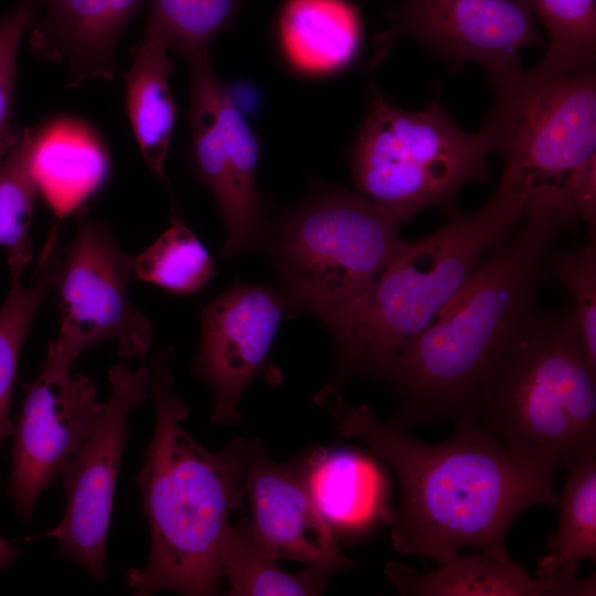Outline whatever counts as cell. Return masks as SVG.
<instances>
[{
  "instance_id": "obj_1",
  "label": "cell",
  "mask_w": 596,
  "mask_h": 596,
  "mask_svg": "<svg viewBox=\"0 0 596 596\" xmlns=\"http://www.w3.org/2000/svg\"><path fill=\"white\" fill-rule=\"evenodd\" d=\"M338 435L363 441L395 471L401 501L391 519L400 553L438 565L462 549L512 561L504 540L514 519L532 505L556 507V471L515 458L497 436L477 426L456 428L445 443H426L379 418L342 392L317 394Z\"/></svg>"
},
{
  "instance_id": "obj_2",
  "label": "cell",
  "mask_w": 596,
  "mask_h": 596,
  "mask_svg": "<svg viewBox=\"0 0 596 596\" xmlns=\"http://www.w3.org/2000/svg\"><path fill=\"white\" fill-rule=\"evenodd\" d=\"M513 237L479 263L433 323L394 361L382 383L396 394L392 423L475 426L493 370L540 308L536 296L550 277V252L567 224L529 211Z\"/></svg>"
},
{
  "instance_id": "obj_3",
  "label": "cell",
  "mask_w": 596,
  "mask_h": 596,
  "mask_svg": "<svg viewBox=\"0 0 596 596\" xmlns=\"http://www.w3.org/2000/svg\"><path fill=\"white\" fill-rule=\"evenodd\" d=\"M173 349L150 361L155 427L136 476L150 530L147 564L129 568L125 583L134 595L169 590L211 596L223 579L220 546L230 515L242 503L248 465L263 443L237 437L212 451L184 429L188 405L174 393Z\"/></svg>"
},
{
  "instance_id": "obj_4",
  "label": "cell",
  "mask_w": 596,
  "mask_h": 596,
  "mask_svg": "<svg viewBox=\"0 0 596 596\" xmlns=\"http://www.w3.org/2000/svg\"><path fill=\"white\" fill-rule=\"evenodd\" d=\"M449 213L433 233L402 240L377 274L322 320L336 351L334 375L322 390L342 391L351 376L382 382L398 355L433 323L486 254L524 219L526 200L501 178L482 207Z\"/></svg>"
},
{
  "instance_id": "obj_5",
  "label": "cell",
  "mask_w": 596,
  "mask_h": 596,
  "mask_svg": "<svg viewBox=\"0 0 596 596\" xmlns=\"http://www.w3.org/2000/svg\"><path fill=\"white\" fill-rule=\"evenodd\" d=\"M475 426L555 471L596 455V368L573 305L538 311L490 375Z\"/></svg>"
},
{
  "instance_id": "obj_6",
  "label": "cell",
  "mask_w": 596,
  "mask_h": 596,
  "mask_svg": "<svg viewBox=\"0 0 596 596\" xmlns=\"http://www.w3.org/2000/svg\"><path fill=\"white\" fill-rule=\"evenodd\" d=\"M494 104L485 126L501 156V178L526 199V211L576 219L571 191L596 159L595 66L545 72L522 64L490 75Z\"/></svg>"
},
{
  "instance_id": "obj_7",
  "label": "cell",
  "mask_w": 596,
  "mask_h": 596,
  "mask_svg": "<svg viewBox=\"0 0 596 596\" xmlns=\"http://www.w3.org/2000/svg\"><path fill=\"white\" fill-rule=\"evenodd\" d=\"M492 151L485 125L469 134L437 100L409 111L373 88L349 167L359 193L403 224L430 207L450 212L462 185L488 182Z\"/></svg>"
},
{
  "instance_id": "obj_8",
  "label": "cell",
  "mask_w": 596,
  "mask_h": 596,
  "mask_svg": "<svg viewBox=\"0 0 596 596\" xmlns=\"http://www.w3.org/2000/svg\"><path fill=\"white\" fill-rule=\"evenodd\" d=\"M401 222L359 192L330 188L268 225L269 255L286 312L323 320L386 264L402 238Z\"/></svg>"
},
{
  "instance_id": "obj_9",
  "label": "cell",
  "mask_w": 596,
  "mask_h": 596,
  "mask_svg": "<svg viewBox=\"0 0 596 596\" xmlns=\"http://www.w3.org/2000/svg\"><path fill=\"white\" fill-rule=\"evenodd\" d=\"M134 258L107 224L81 217L60 260L55 286L61 324L43 370L72 374L84 351L107 340L116 342L124 358L141 360L148 353L152 326L128 294Z\"/></svg>"
},
{
  "instance_id": "obj_10",
  "label": "cell",
  "mask_w": 596,
  "mask_h": 596,
  "mask_svg": "<svg viewBox=\"0 0 596 596\" xmlns=\"http://www.w3.org/2000/svg\"><path fill=\"white\" fill-rule=\"evenodd\" d=\"M108 381V397L62 473L64 515L42 535L54 539L60 556L76 563L99 583L107 579V533L129 415L150 397V372L146 366L132 370L118 362L110 368Z\"/></svg>"
},
{
  "instance_id": "obj_11",
  "label": "cell",
  "mask_w": 596,
  "mask_h": 596,
  "mask_svg": "<svg viewBox=\"0 0 596 596\" xmlns=\"http://www.w3.org/2000/svg\"><path fill=\"white\" fill-rule=\"evenodd\" d=\"M192 162L223 217L222 256L262 248L268 223L256 188L257 138L236 108L210 58L190 61Z\"/></svg>"
},
{
  "instance_id": "obj_12",
  "label": "cell",
  "mask_w": 596,
  "mask_h": 596,
  "mask_svg": "<svg viewBox=\"0 0 596 596\" xmlns=\"http://www.w3.org/2000/svg\"><path fill=\"white\" fill-rule=\"evenodd\" d=\"M387 19L390 28L374 38L369 68L404 35L451 68L476 62L489 75L522 64L523 49L547 45L528 0H403Z\"/></svg>"
},
{
  "instance_id": "obj_13",
  "label": "cell",
  "mask_w": 596,
  "mask_h": 596,
  "mask_svg": "<svg viewBox=\"0 0 596 596\" xmlns=\"http://www.w3.org/2000/svg\"><path fill=\"white\" fill-rule=\"evenodd\" d=\"M285 312L277 290L238 278L201 308L193 371L211 389L214 424H240V403L254 377L264 375L273 385L281 381L269 352Z\"/></svg>"
},
{
  "instance_id": "obj_14",
  "label": "cell",
  "mask_w": 596,
  "mask_h": 596,
  "mask_svg": "<svg viewBox=\"0 0 596 596\" xmlns=\"http://www.w3.org/2000/svg\"><path fill=\"white\" fill-rule=\"evenodd\" d=\"M102 402L84 374L41 370L14 428L8 491L17 513L30 520L42 492L53 486L84 440Z\"/></svg>"
},
{
  "instance_id": "obj_15",
  "label": "cell",
  "mask_w": 596,
  "mask_h": 596,
  "mask_svg": "<svg viewBox=\"0 0 596 596\" xmlns=\"http://www.w3.org/2000/svg\"><path fill=\"white\" fill-rule=\"evenodd\" d=\"M244 492L251 504L249 531L274 560L300 562L328 575L355 565L341 551L334 531L312 498L307 454L278 462L262 445L248 465Z\"/></svg>"
},
{
  "instance_id": "obj_16",
  "label": "cell",
  "mask_w": 596,
  "mask_h": 596,
  "mask_svg": "<svg viewBox=\"0 0 596 596\" xmlns=\"http://www.w3.org/2000/svg\"><path fill=\"white\" fill-rule=\"evenodd\" d=\"M146 0H41L30 26L33 52L65 65L68 85L113 81L115 51Z\"/></svg>"
},
{
  "instance_id": "obj_17",
  "label": "cell",
  "mask_w": 596,
  "mask_h": 596,
  "mask_svg": "<svg viewBox=\"0 0 596 596\" xmlns=\"http://www.w3.org/2000/svg\"><path fill=\"white\" fill-rule=\"evenodd\" d=\"M31 164L39 193L58 217L82 207L110 172L109 151L98 131L71 116L32 129Z\"/></svg>"
},
{
  "instance_id": "obj_18",
  "label": "cell",
  "mask_w": 596,
  "mask_h": 596,
  "mask_svg": "<svg viewBox=\"0 0 596 596\" xmlns=\"http://www.w3.org/2000/svg\"><path fill=\"white\" fill-rule=\"evenodd\" d=\"M385 575L402 595L415 596H594L595 574L532 577L514 563L485 554L457 556L432 573L421 575L397 562L385 566Z\"/></svg>"
},
{
  "instance_id": "obj_19",
  "label": "cell",
  "mask_w": 596,
  "mask_h": 596,
  "mask_svg": "<svg viewBox=\"0 0 596 596\" xmlns=\"http://www.w3.org/2000/svg\"><path fill=\"white\" fill-rule=\"evenodd\" d=\"M362 25L359 7L349 0H286L277 20L279 49L296 73L332 75L356 58Z\"/></svg>"
},
{
  "instance_id": "obj_20",
  "label": "cell",
  "mask_w": 596,
  "mask_h": 596,
  "mask_svg": "<svg viewBox=\"0 0 596 596\" xmlns=\"http://www.w3.org/2000/svg\"><path fill=\"white\" fill-rule=\"evenodd\" d=\"M312 498L332 530L359 534L391 522L386 479L369 457L349 449L307 453Z\"/></svg>"
},
{
  "instance_id": "obj_21",
  "label": "cell",
  "mask_w": 596,
  "mask_h": 596,
  "mask_svg": "<svg viewBox=\"0 0 596 596\" xmlns=\"http://www.w3.org/2000/svg\"><path fill=\"white\" fill-rule=\"evenodd\" d=\"M169 47L145 33L132 49V63L125 74L129 123L147 166L166 179V159L177 120V105L169 86L172 62Z\"/></svg>"
},
{
  "instance_id": "obj_22",
  "label": "cell",
  "mask_w": 596,
  "mask_h": 596,
  "mask_svg": "<svg viewBox=\"0 0 596 596\" xmlns=\"http://www.w3.org/2000/svg\"><path fill=\"white\" fill-rule=\"evenodd\" d=\"M60 260L58 233L54 226L46 236L32 280L29 284L11 280L0 307V448L14 434L10 406L20 352L40 306L55 286Z\"/></svg>"
},
{
  "instance_id": "obj_23",
  "label": "cell",
  "mask_w": 596,
  "mask_h": 596,
  "mask_svg": "<svg viewBox=\"0 0 596 596\" xmlns=\"http://www.w3.org/2000/svg\"><path fill=\"white\" fill-rule=\"evenodd\" d=\"M557 505L558 525L540 558L536 576H576L582 560H596V455L567 468Z\"/></svg>"
},
{
  "instance_id": "obj_24",
  "label": "cell",
  "mask_w": 596,
  "mask_h": 596,
  "mask_svg": "<svg viewBox=\"0 0 596 596\" xmlns=\"http://www.w3.org/2000/svg\"><path fill=\"white\" fill-rule=\"evenodd\" d=\"M220 565L231 596L321 595L329 576L309 567L299 573L283 570L257 544L247 520L226 529L220 546Z\"/></svg>"
},
{
  "instance_id": "obj_25",
  "label": "cell",
  "mask_w": 596,
  "mask_h": 596,
  "mask_svg": "<svg viewBox=\"0 0 596 596\" xmlns=\"http://www.w3.org/2000/svg\"><path fill=\"white\" fill-rule=\"evenodd\" d=\"M31 132L18 129L0 163V246L8 252L11 280L21 279L32 258L29 231L39 189L31 164Z\"/></svg>"
},
{
  "instance_id": "obj_26",
  "label": "cell",
  "mask_w": 596,
  "mask_h": 596,
  "mask_svg": "<svg viewBox=\"0 0 596 596\" xmlns=\"http://www.w3.org/2000/svg\"><path fill=\"white\" fill-rule=\"evenodd\" d=\"M136 278L171 294L190 295L215 276V263L195 233L172 211L170 226L134 258Z\"/></svg>"
},
{
  "instance_id": "obj_27",
  "label": "cell",
  "mask_w": 596,
  "mask_h": 596,
  "mask_svg": "<svg viewBox=\"0 0 596 596\" xmlns=\"http://www.w3.org/2000/svg\"><path fill=\"white\" fill-rule=\"evenodd\" d=\"M240 0H149L145 33L189 61L209 57L213 40L235 17Z\"/></svg>"
},
{
  "instance_id": "obj_28",
  "label": "cell",
  "mask_w": 596,
  "mask_h": 596,
  "mask_svg": "<svg viewBox=\"0 0 596 596\" xmlns=\"http://www.w3.org/2000/svg\"><path fill=\"white\" fill-rule=\"evenodd\" d=\"M549 33L546 52L536 65L546 72L595 66V0H528Z\"/></svg>"
},
{
  "instance_id": "obj_29",
  "label": "cell",
  "mask_w": 596,
  "mask_h": 596,
  "mask_svg": "<svg viewBox=\"0 0 596 596\" xmlns=\"http://www.w3.org/2000/svg\"><path fill=\"white\" fill-rule=\"evenodd\" d=\"M549 273L574 299L578 329L593 366L596 368V244L560 249L549 258Z\"/></svg>"
},
{
  "instance_id": "obj_30",
  "label": "cell",
  "mask_w": 596,
  "mask_h": 596,
  "mask_svg": "<svg viewBox=\"0 0 596 596\" xmlns=\"http://www.w3.org/2000/svg\"><path fill=\"white\" fill-rule=\"evenodd\" d=\"M40 4L41 0H20L0 17V163L18 131L12 125L18 52Z\"/></svg>"
},
{
  "instance_id": "obj_31",
  "label": "cell",
  "mask_w": 596,
  "mask_h": 596,
  "mask_svg": "<svg viewBox=\"0 0 596 596\" xmlns=\"http://www.w3.org/2000/svg\"><path fill=\"white\" fill-rule=\"evenodd\" d=\"M571 202L576 217H581L588 225L592 238L595 240L596 230V163L589 161L578 173L572 191Z\"/></svg>"
},
{
  "instance_id": "obj_32",
  "label": "cell",
  "mask_w": 596,
  "mask_h": 596,
  "mask_svg": "<svg viewBox=\"0 0 596 596\" xmlns=\"http://www.w3.org/2000/svg\"><path fill=\"white\" fill-rule=\"evenodd\" d=\"M20 553L12 540H7L0 535V572L10 566L19 557Z\"/></svg>"
}]
</instances>
